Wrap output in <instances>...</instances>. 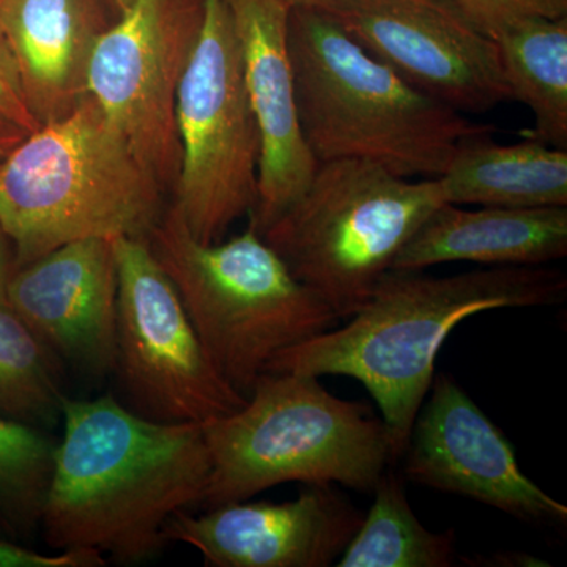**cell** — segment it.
I'll list each match as a JSON object with an SVG mask.
<instances>
[{
    "label": "cell",
    "mask_w": 567,
    "mask_h": 567,
    "mask_svg": "<svg viewBox=\"0 0 567 567\" xmlns=\"http://www.w3.org/2000/svg\"><path fill=\"white\" fill-rule=\"evenodd\" d=\"M488 37L522 18H566L567 0H451Z\"/></svg>",
    "instance_id": "cell-23"
},
{
    "label": "cell",
    "mask_w": 567,
    "mask_h": 567,
    "mask_svg": "<svg viewBox=\"0 0 567 567\" xmlns=\"http://www.w3.org/2000/svg\"><path fill=\"white\" fill-rule=\"evenodd\" d=\"M204 17L205 0H133L89 62V95L166 194L181 169L175 102Z\"/></svg>",
    "instance_id": "cell-10"
},
{
    "label": "cell",
    "mask_w": 567,
    "mask_h": 567,
    "mask_svg": "<svg viewBox=\"0 0 567 567\" xmlns=\"http://www.w3.org/2000/svg\"><path fill=\"white\" fill-rule=\"evenodd\" d=\"M0 114L17 122L28 132H33L40 126L25 99L20 70L2 37H0Z\"/></svg>",
    "instance_id": "cell-25"
},
{
    "label": "cell",
    "mask_w": 567,
    "mask_h": 567,
    "mask_svg": "<svg viewBox=\"0 0 567 567\" xmlns=\"http://www.w3.org/2000/svg\"><path fill=\"white\" fill-rule=\"evenodd\" d=\"M203 429L210 456L204 509L287 483L372 492L395 461L382 417L331 394L317 375L265 372L241 409Z\"/></svg>",
    "instance_id": "cell-5"
},
{
    "label": "cell",
    "mask_w": 567,
    "mask_h": 567,
    "mask_svg": "<svg viewBox=\"0 0 567 567\" xmlns=\"http://www.w3.org/2000/svg\"><path fill=\"white\" fill-rule=\"evenodd\" d=\"M567 278L547 265H502L427 276L390 270L349 322L276 354L267 372L358 380L382 413L402 457L435 377L440 350L458 323L495 309L563 303Z\"/></svg>",
    "instance_id": "cell-2"
},
{
    "label": "cell",
    "mask_w": 567,
    "mask_h": 567,
    "mask_svg": "<svg viewBox=\"0 0 567 567\" xmlns=\"http://www.w3.org/2000/svg\"><path fill=\"white\" fill-rule=\"evenodd\" d=\"M374 502L347 544L338 567H450L456 558V535L434 533L421 524L406 498L404 483L383 473Z\"/></svg>",
    "instance_id": "cell-20"
},
{
    "label": "cell",
    "mask_w": 567,
    "mask_h": 567,
    "mask_svg": "<svg viewBox=\"0 0 567 567\" xmlns=\"http://www.w3.org/2000/svg\"><path fill=\"white\" fill-rule=\"evenodd\" d=\"M61 421L44 543L123 565L155 557L171 517L203 502L210 476L203 424L148 420L111 394L63 399Z\"/></svg>",
    "instance_id": "cell-1"
},
{
    "label": "cell",
    "mask_w": 567,
    "mask_h": 567,
    "mask_svg": "<svg viewBox=\"0 0 567 567\" xmlns=\"http://www.w3.org/2000/svg\"><path fill=\"white\" fill-rule=\"evenodd\" d=\"M284 6L289 7L290 10L295 9H317L322 6L327 0H279Z\"/></svg>",
    "instance_id": "cell-28"
},
{
    "label": "cell",
    "mask_w": 567,
    "mask_h": 567,
    "mask_svg": "<svg viewBox=\"0 0 567 567\" xmlns=\"http://www.w3.org/2000/svg\"><path fill=\"white\" fill-rule=\"evenodd\" d=\"M406 480L465 496L507 516L561 528L567 506L518 465L516 450L453 377L435 374L404 451Z\"/></svg>",
    "instance_id": "cell-12"
},
{
    "label": "cell",
    "mask_w": 567,
    "mask_h": 567,
    "mask_svg": "<svg viewBox=\"0 0 567 567\" xmlns=\"http://www.w3.org/2000/svg\"><path fill=\"white\" fill-rule=\"evenodd\" d=\"M363 517L334 486H309L290 502L244 499L200 516L178 511L164 537L193 547L212 567H328L341 557Z\"/></svg>",
    "instance_id": "cell-13"
},
{
    "label": "cell",
    "mask_w": 567,
    "mask_h": 567,
    "mask_svg": "<svg viewBox=\"0 0 567 567\" xmlns=\"http://www.w3.org/2000/svg\"><path fill=\"white\" fill-rule=\"evenodd\" d=\"M246 91L260 133L257 204L249 226L262 235L305 193L317 169L298 117L289 51V7L279 0H224Z\"/></svg>",
    "instance_id": "cell-15"
},
{
    "label": "cell",
    "mask_w": 567,
    "mask_h": 567,
    "mask_svg": "<svg viewBox=\"0 0 567 567\" xmlns=\"http://www.w3.org/2000/svg\"><path fill=\"white\" fill-rule=\"evenodd\" d=\"M181 169L173 207L196 240L221 241L257 204L260 133L224 0H205L203 31L175 102Z\"/></svg>",
    "instance_id": "cell-8"
},
{
    "label": "cell",
    "mask_w": 567,
    "mask_h": 567,
    "mask_svg": "<svg viewBox=\"0 0 567 567\" xmlns=\"http://www.w3.org/2000/svg\"><path fill=\"white\" fill-rule=\"evenodd\" d=\"M103 2L106 3L107 9L114 14V18H117L123 10L128 9L133 0H103Z\"/></svg>",
    "instance_id": "cell-29"
},
{
    "label": "cell",
    "mask_w": 567,
    "mask_h": 567,
    "mask_svg": "<svg viewBox=\"0 0 567 567\" xmlns=\"http://www.w3.org/2000/svg\"><path fill=\"white\" fill-rule=\"evenodd\" d=\"M147 244L213 365L245 398L276 354L341 323L251 226L230 240L203 244L169 205Z\"/></svg>",
    "instance_id": "cell-6"
},
{
    "label": "cell",
    "mask_w": 567,
    "mask_h": 567,
    "mask_svg": "<svg viewBox=\"0 0 567 567\" xmlns=\"http://www.w3.org/2000/svg\"><path fill=\"white\" fill-rule=\"evenodd\" d=\"M63 363L0 298V416L50 431L66 398Z\"/></svg>",
    "instance_id": "cell-21"
},
{
    "label": "cell",
    "mask_w": 567,
    "mask_h": 567,
    "mask_svg": "<svg viewBox=\"0 0 567 567\" xmlns=\"http://www.w3.org/2000/svg\"><path fill=\"white\" fill-rule=\"evenodd\" d=\"M442 204L439 178L413 181L363 159H333L317 164L308 188L262 237L298 281L347 320Z\"/></svg>",
    "instance_id": "cell-7"
},
{
    "label": "cell",
    "mask_w": 567,
    "mask_h": 567,
    "mask_svg": "<svg viewBox=\"0 0 567 567\" xmlns=\"http://www.w3.org/2000/svg\"><path fill=\"white\" fill-rule=\"evenodd\" d=\"M31 132L22 128L17 122L10 121L6 115L0 114V166L6 162L7 156L13 148Z\"/></svg>",
    "instance_id": "cell-26"
},
{
    "label": "cell",
    "mask_w": 567,
    "mask_h": 567,
    "mask_svg": "<svg viewBox=\"0 0 567 567\" xmlns=\"http://www.w3.org/2000/svg\"><path fill=\"white\" fill-rule=\"evenodd\" d=\"M58 439L0 416V536L28 546L40 533Z\"/></svg>",
    "instance_id": "cell-22"
},
{
    "label": "cell",
    "mask_w": 567,
    "mask_h": 567,
    "mask_svg": "<svg viewBox=\"0 0 567 567\" xmlns=\"http://www.w3.org/2000/svg\"><path fill=\"white\" fill-rule=\"evenodd\" d=\"M14 270V254L9 237L0 227V298H6L7 282Z\"/></svg>",
    "instance_id": "cell-27"
},
{
    "label": "cell",
    "mask_w": 567,
    "mask_h": 567,
    "mask_svg": "<svg viewBox=\"0 0 567 567\" xmlns=\"http://www.w3.org/2000/svg\"><path fill=\"white\" fill-rule=\"evenodd\" d=\"M513 100L535 117L533 140L567 148V17L522 18L491 37Z\"/></svg>",
    "instance_id": "cell-19"
},
{
    "label": "cell",
    "mask_w": 567,
    "mask_h": 567,
    "mask_svg": "<svg viewBox=\"0 0 567 567\" xmlns=\"http://www.w3.org/2000/svg\"><path fill=\"white\" fill-rule=\"evenodd\" d=\"M117 336L114 374L125 404L159 423L230 415L246 398L213 365L177 289L147 240L115 238Z\"/></svg>",
    "instance_id": "cell-9"
},
{
    "label": "cell",
    "mask_w": 567,
    "mask_h": 567,
    "mask_svg": "<svg viewBox=\"0 0 567 567\" xmlns=\"http://www.w3.org/2000/svg\"><path fill=\"white\" fill-rule=\"evenodd\" d=\"M317 9L410 84L462 114L513 100L495 41L451 0H327Z\"/></svg>",
    "instance_id": "cell-11"
},
{
    "label": "cell",
    "mask_w": 567,
    "mask_h": 567,
    "mask_svg": "<svg viewBox=\"0 0 567 567\" xmlns=\"http://www.w3.org/2000/svg\"><path fill=\"white\" fill-rule=\"evenodd\" d=\"M289 51L317 163L363 159L401 177L436 178L465 136L495 130L421 92L322 10H290Z\"/></svg>",
    "instance_id": "cell-3"
},
{
    "label": "cell",
    "mask_w": 567,
    "mask_h": 567,
    "mask_svg": "<svg viewBox=\"0 0 567 567\" xmlns=\"http://www.w3.org/2000/svg\"><path fill=\"white\" fill-rule=\"evenodd\" d=\"M162 186L100 104L29 133L0 166V227L14 268L84 238H141L162 218Z\"/></svg>",
    "instance_id": "cell-4"
},
{
    "label": "cell",
    "mask_w": 567,
    "mask_h": 567,
    "mask_svg": "<svg viewBox=\"0 0 567 567\" xmlns=\"http://www.w3.org/2000/svg\"><path fill=\"white\" fill-rule=\"evenodd\" d=\"M495 130L458 142L440 175L447 204L480 207H567V152L528 137L498 144Z\"/></svg>",
    "instance_id": "cell-18"
},
{
    "label": "cell",
    "mask_w": 567,
    "mask_h": 567,
    "mask_svg": "<svg viewBox=\"0 0 567 567\" xmlns=\"http://www.w3.org/2000/svg\"><path fill=\"white\" fill-rule=\"evenodd\" d=\"M106 558L95 550L39 551L0 536V567H103Z\"/></svg>",
    "instance_id": "cell-24"
},
{
    "label": "cell",
    "mask_w": 567,
    "mask_h": 567,
    "mask_svg": "<svg viewBox=\"0 0 567 567\" xmlns=\"http://www.w3.org/2000/svg\"><path fill=\"white\" fill-rule=\"evenodd\" d=\"M567 256V207H481L442 204L395 257L391 270L423 271L473 262L547 265Z\"/></svg>",
    "instance_id": "cell-17"
},
{
    "label": "cell",
    "mask_w": 567,
    "mask_h": 567,
    "mask_svg": "<svg viewBox=\"0 0 567 567\" xmlns=\"http://www.w3.org/2000/svg\"><path fill=\"white\" fill-rule=\"evenodd\" d=\"M118 271L114 240L84 238L17 267L7 303L52 352L92 377L115 364Z\"/></svg>",
    "instance_id": "cell-14"
},
{
    "label": "cell",
    "mask_w": 567,
    "mask_h": 567,
    "mask_svg": "<svg viewBox=\"0 0 567 567\" xmlns=\"http://www.w3.org/2000/svg\"><path fill=\"white\" fill-rule=\"evenodd\" d=\"M114 20L103 0H0V37L39 125L87 95L93 48Z\"/></svg>",
    "instance_id": "cell-16"
}]
</instances>
